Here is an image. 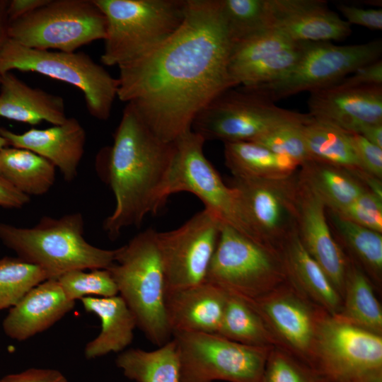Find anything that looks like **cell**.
Segmentation results:
<instances>
[{"label": "cell", "mask_w": 382, "mask_h": 382, "mask_svg": "<svg viewBox=\"0 0 382 382\" xmlns=\"http://www.w3.org/2000/svg\"><path fill=\"white\" fill-rule=\"evenodd\" d=\"M232 45L219 0H186L183 22L170 37L118 67L117 98L132 105L157 137L174 142L207 105L234 88Z\"/></svg>", "instance_id": "1"}, {"label": "cell", "mask_w": 382, "mask_h": 382, "mask_svg": "<svg viewBox=\"0 0 382 382\" xmlns=\"http://www.w3.org/2000/svg\"><path fill=\"white\" fill-rule=\"evenodd\" d=\"M175 151L174 142L157 137L135 108L127 103L109 151L108 181L115 206L103 222L112 238L139 226L167 200L165 190Z\"/></svg>", "instance_id": "2"}, {"label": "cell", "mask_w": 382, "mask_h": 382, "mask_svg": "<svg viewBox=\"0 0 382 382\" xmlns=\"http://www.w3.org/2000/svg\"><path fill=\"white\" fill-rule=\"evenodd\" d=\"M0 241L18 257L44 270L50 279L76 270H108L116 253V249L100 248L85 239L79 212L43 216L30 228L0 222Z\"/></svg>", "instance_id": "3"}, {"label": "cell", "mask_w": 382, "mask_h": 382, "mask_svg": "<svg viewBox=\"0 0 382 382\" xmlns=\"http://www.w3.org/2000/svg\"><path fill=\"white\" fill-rule=\"evenodd\" d=\"M156 233L148 228L117 248L108 270L137 327L160 347L172 339L173 332L166 315V279Z\"/></svg>", "instance_id": "4"}, {"label": "cell", "mask_w": 382, "mask_h": 382, "mask_svg": "<svg viewBox=\"0 0 382 382\" xmlns=\"http://www.w3.org/2000/svg\"><path fill=\"white\" fill-rule=\"evenodd\" d=\"M105 15L102 62L118 67L159 46L181 25L186 0H94Z\"/></svg>", "instance_id": "5"}, {"label": "cell", "mask_w": 382, "mask_h": 382, "mask_svg": "<svg viewBox=\"0 0 382 382\" xmlns=\"http://www.w3.org/2000/svg\"><path fill=\"white\" fill-rule=\"evenodd\" d=\"M14 69L71 84L83 93L91 116L100 120L110 116L118 80L83 52L33 49L8 38L0 50V74Z\"/></svg>", "instance_id": "6"}, {"label": "cell", "mask_w": 382, "mask_h": 382, "mask_svg": "<svg viewBox=\"0 0 382 382\" xmlns=\"http://www.w3.org/2000/svg\"><path fill=\"white\" fill-rule=\"evenodd\" d=\"M286 279L279 250L221 223L206 281L219 286L229 295L251 301Z\"/></svg>", "instance_id": "7"}, {"label": "cell", "mask_w": 382, "mask_h": 382, "mask_svg": "<svg viewBox=\"0 0 382 382\" xmlns=\"http://www.w3.org/2000/svg\"><path fill=\"white\" fill-rule=\"evenodd\" d=\"M105 15L94 0H49L33 12L8 23V38L33 49L73 52L105 40Z\"/></svg>", "instance_id": "8"}, {"label": "cell", "mask_w": 382, "mask_h": 382, "mask_svg": "<svg viewBox=\"0 0 382 382\" xmlns=\"http://www.w3.org/2000/svg\"><path fill=\"white\" fill-rule=\"evenodd\" d=\"M314 119L278 107L260 94L240 87L229 88L207 105L195 117L192 130L204 140L252 141L283 125L306 124Z\"/></svg>", "instance_id": "9"}, {"label": "cell", "mask_w": 382, "mask_h": 382, "mask_svg": "<svg viewBox=\"0 0 382 382\" xmlns=\"http://www.w3.org/2000/svg\"><path fill=\"white\" fill-rule=\"evenodd\" d=\"M181 382H262L272 347H253L217 333L175 332Z\"/></svg>", "instance_id": "10"}, {"label": "cell", "mask_w": 382, "mask_h": 382, "mask_svg": "<svg viewBox=\"0 0 382 382\" xmlns=\"http://www.w3.org/2000/svg\"><path fill=\"white\" fill-rule=\"evenodd\" d=\"M229 185L248 236L279 250L297 228L298 171L282 178H233Z\"/></svg>", "instance_id": "11"}, {"label": "cell", "mask_w": 382, "mask_h": 382, "mask_svg": "<svg viewBox=\"0 0 382 382\" xmlns=\"http://www.w3.org/2000/svg\"><path fill=\"white\" fill-rule=\"evenodd\" d=\"M381 54V40L352 45L303 42L299 60L287 74L267 83L243 88L275 103L303 91L333 85L359 67L380 59Z\"/></svg>", "instance_id": "12"}, {"label": "cell", "mask_w": 382, "mask_h": 382, "mask_svg": "<svg viewBox=\"0 0 382 382\" xmlns=\"http://www.w3.org/2000/svg\"><path fill=\"white\" fill-rule=\"evenodd\" d=\"M246 301L262 318L278 347L316 369L319 330L328 313L288 279L262 296Z\"/></svg>", "instance_id": "13"}, {"label": "cell", "mask_w": 382, "mask_h": 382, "mask_svg": "<svg viewBox=\"0 0 382 382\" xmlns=\"http://www.w3.org/2000/svg\"><path fill=\"white\" fill-rule=\"evenodd\" d=\"M205 140L192 129L175 141V151L165 197L187 192L195 195L224 224L248 236L242 223L235 192L226 185L204 153ZM250 238V237H249Z\"/></svg>", "instance_id": "14"}, {"label": "cell", "mask_w": 382, "mask_h": 382, "mask_svg": "<svg viewBox=\"0 0 382 382\" xmlns=\"http://www.w3.org/2000/svg\"><path fill=\"white\" fill-rule=\"evenodd\" d=\"M221 223L216 215L204 209L175 229L157 231L167 291L206 281Z\"/></svg>", "instance_id": "15"}, {"label": "cell", "mask_w": 382, "mask_h": 382, "mask_svg": "<svg viewBox=\"0 0 382 382\" xmlns=\"http://www.w3.org/2000/svg\"><path fill=\"white\" fill-rule=\"evenodd\" d=\"M316 369L329 382H355L382 371V335L328 314L318 337Z\"/></svg>", "instance_id": "16"}, {"label": "cell", "mask_w": 382, "mask_h": 382, "mask_svg": "<svg viewBox=\"0 0 382 382\" xmlns=\"http://www.w3.org/2000/svg\"><path fill=\"white\" fill-rule=\"evenodd\" d=\"M309 112L314 120L352 134L382 123V86L333 84L310 92Z\"/></svg>", "instance_id": "17"}, {"label": "cell", "mask_w": 382, "mask_h": 382, "mask_svg": "<svg viewBox=\"0 0 382 382\" xmlns=\"http://www.w3.org/2000/svg\"><path fill=\"white\" fill-rule=\"evenodd\" d=\"M297 233L304 248L342 297L348 259L332 236L324 202L299 175Z\"/></svg>", "instance_id": "18"}, {"label": "cell", "mask_w": 382, "mask_h": 382, "mask_svg": "<svg viewBox=\"0 0 382 382\" xmlns=\"http://www.w3.org/2000/svg\"><path fill=\"white\" fill-rule=\"evenodd\" d=\"M268 25L296 42L342 40L351 25L323 0H267Z\"/></svg>", "instance_id": "19"}, {"label": "cell", "mask_w": 382, "mask_h": 382, "mask_svg": "<svg viewBox=\"0 0 382 382\" xmlns=\"http://www.w3.org/2000/svg\"><path fill=\"white\" fill-rule=\"evenodd\" d=\"M0 135L13 147L30 150L49 161L66 181L76 178L86 144L85 129L77 119L67 117L62 124L21 134L0 128Z\"/></svg>", "instance_id": "20"}, {"label": "cell", "mask_w": 382, "mask_h": 382, "mask_svg": "<svg viewBox=\"0 0 382 382\" xmlns=\"http://www.w3.org/2000/svg\"><path fill=\"white\" fill-rule=\"evenodd\" d=\"M228 296L221 287L207 281L167 291L166 310L173 334L217 333Z\"/></svg>", "instance_id": "21"}, {"label": "cell", "mask_w": 382, "mask_h": 382, "mask_svg": "<svg viewBox=\"0 0 382 382\" xmlns=\"http://www.w3.org/2000/svg\"><path fill=\"white\" fill-rule=\"evenodd\" d=\"M65 295L57 279H48L33 287L4 318L5 334L23 341L46 330L74 306Z\"/></svg>", "instance_id": "22"}, {"label": "cell", "mask_w": 382, "mask_h": 382, "mask_svg": "<svg viewBox=\"0 0 382 382\" xmlns=\"http://www.w3.org/2000/svg\"><path fill=\"white\" fill-rule=\"evenodd\" d=\"M279 250L287 279L330 315H338L342 308V297L320 266L304 248L297 228Z\"/></svg>", "instance_id": "23"}, {"label": "cell", "mask_w": 382, "mask_h": 382, "mask_svg": "<svg viewBox=\"0 0 382 382\" xmlns=\"http://www.w3.org/2000/svg\"><path fill=\"white\" fill-rule=\"evenodd\" d=\"M0 117L30 125H59L67 119L62 98L32 88L11 72L1 77Z\"/></svg>", "instance_id": "24"}, {"label": "cell", "mask_w": 382, "mask_h": 382, "mask_svg": "<svg viewBox=\"0 0 382 382\" xmlns=\"http://www.w3.org/2000/svg\"><path fill=\"white\" fill-rule=\"evenodd\" d=\"M80 300L84 309L96 314L101 321L100 333L85 347V357L91 359L124 351L132 342L137 327L134 316L124 299L117 295L86 296Z\"/></svg>", "instance_id": "25"}, {"label": "cell", "mask_w": 382, "mask_h": 382, "mask_svg": "<svg viewBox=\"0 0 382 382\" xmlns=\"http://www.w3.org/2000/svg\"><path fill=\"white\" fill-rule=\"evenodd\" d=\"M332 236L347 258L366 275L376 291H382V233L347 219L326 207Z\"/></svg>", "instance_id": "26"}, {"label": "cell", "mask_w": 382, "mask_h": 382, "mask_svg": "<svg viewBox=\"0 0 382 382\" xmlns=\"http://www.w3.org/2000/svg\"><path fill=\"white\" fill-rule=\"evenodd\" d=\"M224 144L225 164L233 178H282L295 173L300 168L296 161L251 141Z\"/></svg>", "instance_id": "27"}, {"label": "cell", "mask_w": 382, "mask_h": 382, "mask_svg": "<svg viewBox=\"0 0 382 382\" xmlns=\"http://www.w3.org/2000/svg\"><path fill=\"white\" fill-rule=\"evenodd\" d=\"M0 176L23 194L42 195L53 186L56 167L30 150L6 146L0 150Z\"/></svg>", "instance_id": "28"}, {"label": "cell", "mask_w": 382, "mask_h": 382, "mask_svg": "<svg viewBox=\"0 0 382 382\" xmlns=\"http://www.w3.org/2000/svg\"><path fill=\"white\" fill-rule=\"evenodd\" d=\"M298 173L318 193L325 207L334 212L345 208L369 190L349 170L318 161L304 163Z\"/></svg>", "instance_id": "29"}, {"label": "cell", "mask_w": 382, "mask_h": 382, "mask_svg": "<svg viewBox=\"0 0 382 382\" xmlns=\"http://www.w3.org/2000/svg\"><path fill=\"white\" fill-rule=\"evenodd\" d=\"M366 275L348 260L342 295V308L336 316L359 328L382 335V308Z\"/></svg>", "instance_id": "30"}, {"label": "cell", "mask_w": 382, "mask_h": 382, "mask_svg": "<svg viewBox=\"0 0 382 382\" xmlns=\"http://www.w3.org/2000/svg\"><path fill=\"white\" fill-rule=\"evenodd\" d=\"M115 363L127 378L136 382H181L178 356L173 338L155 350H124Z\"/></svg>", "instance_id": "31"}, {"label": "cell", "mask_w": 382, "mask_h": 382, "mask_svg": "<svg viewBox=\"0 0 382 382\" xmlns=\"http://www.w3.org/2000/svg\"><path fill=\"white\" fill-rule=\"evenodd\" d=\"M302 132L312 160L349 170L364 171L356 155L352 133L316 120L302 126Z\"/></svg>", "instance_id": "32"}, {"label": "cell", "mask_w": 382, "mask_h": 382, "mask_svg": "<svg viewBox=\"0 0 382 382\" xmlns=\"http://www.w3.org/2000/svg\"><path fill=\"white\" fill-rule=\"evenodd\" d=\"M217 334L248 346H277L258 313L246 301L229 294Z\"/></svg>", "instance_id": "33"}, {"label": "cell", "mask_w": 382, "mask_h": 382, "mask_svg": "<svg viewBox=\"0 0 382 382\" xmlns=\"http://www.w3.org/2000/svg\"><path fill=\"white\" fill-rule=\"evenodd\" d=\"M303 42L271 54L256 62L231 67L230 79L234 87H253L280 79L297 64L303 52Z\"/></svg>", "instance_id": "34"}, {"label": "cell", "mask_w": 382, "mask_h": 382, "mask_svg": "<svg viewBox=\"0 0 382 382\" xmlns=\"http://www.w3.org/2000/svg\"><path fill=\"white\" fill-rule=\"evenodd\" d=\"M50 279L37 265L23 259H0V311L16 306L33 287Z\"/></svg>", "instance_id": "35"}, {"label": "cell", "mask_w": 382, "mask_h": 382, "mask_svg": "<svg viewBox=\"0 0 382 382\" xmlns=\"http://www.w3.org/2000/svg\"><path fill=\"white\" fill-rule=\"evenodd\" d=\"M232 42L270 28L267 0H219Z\"/></svg>", "instance_id": "36"}, {"label": "cell", "mask_w": 382, "mask_h": 382, "mask_svg": "<svg viewBox=\"0 0 382 382\" xmlns=\"http://www.w3.org/2000/svg\"><path fill=\"white\" fill-rule=\"evenodd\" d=\"M298 42L276 29L262 30L233 43L228 69L256 62Z\"/></svg>", "instance_id": "37"}, {"label": "cell", "mask_w": 382, "mask_h": 382, "mask_svg": "<svg viewBox=\"0 0 382 382\" xmlns=\"http://www.w3.org/2000/svg\"><path fill=\"white\" fill-rule=\"evenodd\" d=\"M76 270L57 279L66 297L73 301L86 296L111 297L118 295L117 286L108 270Z\"/></svg>", "instance_id": "38"}, {"label": "cell", "mask_w": 382, "mask_h": 382, "mask_svg": "<svg viewBox=\"0 0 382 382\" xmlns=\"http://www.w3.org/2000/svg\"><path fill=\"white\" fill-rule=\"evenodd\" d=\"M262 382L329 381L292 354L278 346H273L267 356Z\"/></svg>", "instance_id": "39"}, {"label": "cell", "mask_w": 382, "mask_h": 382, "mask_svg": "<svg viewBox=\"0 0 382 382\" xmlns=\"http://www.w3.org/2000/svg\"><path fill=\"white\" fill-rule=\"evenodd\" d=\"M303 125L305 124L283 125L260 135L251 141L259 144L274 153L286 156L298 162L301 166L312 160L302 132Z\"/></svg>", "instance_id": "40"}, {"label": "cell", "mask_w": 382, "mask_h": 382, "mask_svg": "<svg viewBox=\"0 0 382 382\" xmlns=\"http://www.w3.org/2000/svg\"><path fill=\"white\" fill-rule=\"evenodd\" d=\"M342 217L359 225L382 233V197L369 190L339 212Z\"/></svg>", "instance_id": "41"}, {"label": "cell", "mask_w": 382, "mask_h": 382, "mask_svg": "<svg viewBox=\"0 0 382 382\" xmlns=\"http://www.w3.org/2000/svg\"><path fill=\"white\" fill-rule=\"evenodd\" d=\"M354 149L362 169L382 179V148L369 142L359 134L352 133Z\"/></svg>", "instance_id": "42"}, {"label": "cell", "mask_w": 382, "mask_h": 382, "mask_svg": "<svg viewBox=\"0 0 382 382\" xmlns=\"http://www.w3.org/2000/svg\"><path fill=\"white\" fill-rule=\"evenodd\" d=\"M337 9L351 24H356L372 30L382 29V9L362 8L343 3L337 4Z\"/></svg>", "instance_id": "43"}, {"label": "cell", "mask_w": 382, "mask_h": 382, "mask_svg": "<svg viewBox=\"0 0 382 382\" xmlns=\"http://www.w3.org/2000/svg\"><path fill=\"white\" fill-rule=\"evenodd\" d=\"M336 84L343 86H382L381 59L359 67Z\"/></svg>", "instance_id": "44"}, {"label": "cell", "mask_w": 382, "mask_h": 382, "mask_svg": "<svg viewBox=\"0 0 382 382\" xmlns=\"http://www.w3.org/2000/svg\"><path fill=\"white\" fill-rule=\"evenodd\" d=\"M0 382H67L59 371L51 369L32 368L0 378Z\"/></svg>", "instance_id": "45"}, {"label": "cell", "mask_w": 382, "mask_h": 382, "mask_svg": "<svg viewBox=\"0 0 382 382\" xmlns=\"http://www.w3.org/2000/svg\"><path fill=\"white\" fill-rule=\"evenodd\" d=\"M30 202L29 196L19 192L0 176V207L20 209Z\"/></svg>", "instance_id": "46"}, {"label": "cell", "mask_w": 382, "mask_h": 382, "mask_svg": "<svg viewBox=\"0 0 382 382\" xmlns=\"http://www.w3.org/2000/svg\"><path fill=\"white\" fill-rule=\"evenodd\" d=\"M49 0H12L8 1L7 16L8 23L23 17L47 3Z\"/></svg>", "instance_id": "47"}, {"label": "cell", "mask_w": 382, "mask_h": 382, "mask_svg": "<svg viewBox=\"0 0 382 382\" xmlns=\"http://www.w3.org/2000/svg\"><path fill=\"white\" fill-rule=\"evenodd\" d=\"M369 142L382 148V123L369 125L360 134Z\"/></svg>", "instance_id": "48"}, {"label": "cell", "mask_w": 382, "mask_h": 382, "mask_svg": "<svg viewBox=\"0 0 382 382\" xmlns=\"http://www.w3.org/2000/svg\"><path fill=\"white\" fill-rule=\"evenodd\" d=\"M8 3V1L0 0V50L8 39V19L6 12Z\"/></svg>", "instance_id": "49"}, {"label": "cell", "mask_w": 382, "mask_h": 382, "mask_svg": "<svg viewBox=\"0 0 382 382\" xmlns=\"http://www.w3.org/2000/svg\"><path fill=\"white\" fill-rule=\"evenodd\" d=\"M356 382H382V371L371 374Z\"/></svg>", "instance_id": "50"}, {"label": "cell", "mask_w": 382, "mask_h": 382, "mask_svg": "<svg viewBox=\"0 0 382 382\" xmlns=\"http://www.w3.org/2000/svg\"><path fill=\"white\" fill-rule=\"evenodd\" d=\"M8 145L6 140L0 135V150Z\"/></svg>", "instance_id": "51"}, {"label": "cell", "mask_w": 382, "mask_h": 382, "mask_svg": "<svg viewBox=\"0 0 382 382\" xmlns=\"http://www.w3.org/2000/svg\"><path fill=\"white\" fill-rule=\"evenodd\" d=\"M1 75L0 74V83H1Z\"/></svg>", "instance_id": "52"}]
</instances>
